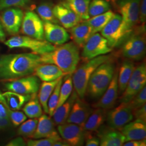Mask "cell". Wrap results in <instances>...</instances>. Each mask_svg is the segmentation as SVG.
I'll return each instance as SVG.
<instances>
[{
	"label": "cell",
	"instance_id": "4316f807",
	"mask_svg": "<svg viewBox=\"0 0 146 146\" xmlns=\"http://www.w3.org/2000/svg\"><path fill=\"white\" fill-rule=\"evenodd\" d=\"M8 107L11 110L21 109L23 106L31 98V95H22L9 91L2 94Z\"/></svg>",
	"mask_w": 146,
	"mask_h": 146
},
{
	"label": "cell",
	"instance_id": "ac0fdd59",
	"mask_svg": "<svg viewBox=\"0 0 146 146\" xmlns=\"http://www.w3.org/2000/svg\"><path fill=\"white\" fill-rule=\"evenodd\" d=\"M44 35L46 41L55 45H61L68 42L69 34L62 27L49 22H43Z\"/></svg>",
	"mask_w": 146,
	"mask_h": 146
},
{
	"label": "cell",
	"instance_id": "816d5d0a",
	"mask_svg": "<svg viewBox=\"0 0 146 146\" xmlns=\"http://www.w3.org/2000/svg\"><path fill=\"white\" fill-rule=\"evenodd\" d=\"M4 99V97L3 96V95H2V94H1V92H0V101L1 100H3Z\"/></svg>",
	"mask_w": 146,
	"mask_h": 146
},
{
	"label": "cell",
	"instance_id": "603a6c76",
	"mask_svg": "<svg viewBox=\"0 0 146 146\" xmlns=\"http://www.w3.org/2000/svg\"><path fill=\"white\" fill-rule=\"evenodd\" d=\"M33 73L43 82L52 81L65 75L57 66L53 64L44 63L38 65Z\"/></svg>",
	"mask_w": 146,
	"mask_h": 146
},
{
	"label": "cell",
	"instance_id": "8d00e7d4",
	"mask_svg": "<svg viewBox=\"0 0 146 146\" xmlns=\"http://www.w3.org/2000/svg\"><path fill=\"white\" fill-rule=\"evenodd\" d=\"M63 82L62 78L60 79L58 84H56L55 89H54L52 93L50 96L48 102V114L50 116H52L53 113L56 109L60 96V88Z\"/></svg>",
	"mask_w": 146,
	"mask_h": 146
},
{
	"label": "cell",
	"instance_id": "1f68e13d",
	"mask_svg": "<svg viewBox=\"0 0 146 146\" xmlns=\"http://www.w3.org/2000/svg\"><path fill=\"white\" fill-rule=\"evenodd\" d=\"M23 110L27 116L31 119L39 118L42 115V106L36 93L32 94L31 99L25 104Z\"/></svg>",
	"mask_w": 146,
	"mask_h": 146
},
{
	"label": "cell",
	"instance_id": "7bdbcfd3",
	"mask_svg": "<svg viewBox=\"0 0 146 146\" xmlns=\"http://www.w3.org/2000/svg\"><path fill=\"white\" fill-rule=\"evenodd\" d=\"M146 0H141L139 13V22L143 26L146 23Z\"/></svg>",
	"mask_w": 146,
	"mask_h": 146
},
{
	"label": "cell",
	"instance_id": "7a4b0ae2",
	"mask_svg": "<svg viewBox=\"0 0 146 146\" xmlns=\"http://www.w3.org/2000/svg\"><path fill=\"white\" fill-rule=\"evenodd\" d=\"M44 64H53L60 68L65 75H72L80 61L78 47L73 42L60 45L50 52L40 55Z\"/></svg>",
	"mask_w": 146,
	"mask_h": 146
},
{
	"label": "cell",
	"instance_id": "9c48e42d",
	"mask_svg": "<svg viewBox=\"0 0 146 146\" xmlns=\"http://www.w3.org/2000/svg\"><path fill=\"white\" fill-rule=\"evenodd\" d=\"M112 48L108 44L107 40L99 33L93 34L86 43L82 52V58L87 61L99 56L111 52Z\"/></svg>",
	"mask_w": 146,
	"mask_h": 146
},
{
	"label": "cell",
	"instance_id": "83f0119b",
	"mask_svg": "<svg viewBox=\"0 0 146 146\" xmlns=\"http://www.w3.org/2000/svg\"><path fill=\"white\" fill-rule=\"evenodd\" d=\"M101 146H123L125 142V137L122 133L116 129L104 132L99 135Z\"/></svg>",
	"mask_w": 146,
	"mask_h": 146
},
{
	"label": "cell",
	"instance_id": "30bf717a",
	"mask_svg": "<svg viewBox=\"0 0 146 146\" xmlns=\"http://www.w3.org/2000/svg\"><path fill=\"white\" fill-rule=\"evenodd\" d=\"M141 0H116L118 11L128 28L132 31L139 22Z\"/></svg>",
	"mask_w": 146,
	"mask_h": 146
},
{
	"label": "cell",
	"instance_id": "d6986e66",
	"mask_svg": "<svg viewBox=\"0 0 146 146\" xmlns=\"http://www.w3.org/2000/svg\"><path fill=\"white\" fill-rule=\"evenodd\" d=\"M118 71L116 70L108 88L106 89L102 98L96 104H93L94 108H101L104 110L112 108L118 98Z\"/></svg>",
	"mask_w": 146,
	"mask_h": 146
},
{
	"label": "cell",
	"instance_id": "cb8c5ba5",
	"mask_svg": "<svg viewBox=\"0 0 146 146\" xmlns=\"http://www.w3.org/2000/svg\"><path fill=\"white\" fill-rule=\"evenodd\" d=\"M78 96L75 90H74L68 100L55 110L52 116V120L55 125H61L66 122L73 104Z\"/></svg>",
	"mask_w": 146,
	"mask_h": 146
},
{
	"label": "cell",
	"instance_id": "f546056e",
	"mask_svg": "<svg viewBox=\"0 0 146 146\" xmlns=\"http://www.w3.org/2000/svg\"><path fill=\"white\" fill-rule=\"evenodd\" d=\"M69 7L73 10L82 21L89 19L88 8L90 0H64Z\"/></svg>",
	"mask_w": 146,
	"mask_h": 146
},
{
	"label": "cell",
	"instance_id": "ba28073f",
	"mask_svg": "<svg viewBox=\"0 0 146 146\" xmlns=\"http://www.w3.org/2000/svg\"><path fill=\"white\" fill-rule=\"evenodd\" d=\"M146 66L143 63L134 70L130 80L120 98L121 103H128L142 89L146 86Z\"/></svg>",
	"mask_w": 146,
	"mask_h": 146
},
{
	"label": "cell",
	"instance_id": "f35d334b",
	"mask_svg": "<svg viewBox=\"0 0 146 146\" xmlns=\"http://www.w3.org/2000/svg\"><path fill=\"white\" fill-rule=\"evenodd\" d=\"M62 139L60 136L55 137L42 138L35 140H28L27 142V145L28 146H53L54 144Z\"/></svg>",
	"mask_w": 146,
	"mask_h": 146
},
{
	"label": "cell",
	"instance_id": "f6af8a7d",
	"mask_svg": "<svg viewBox=\"0 0 146 146\" xmlns=\"http://www.w3.org/2000/svg\"><path fill=\"white\" fill-rule=\"evenodd\" d=\"M0 117L9 119L8 111V106L6 104L5 98L0 101Z\"/></svg>",
	"mask_w": 146,
	"mask_h": 146
},
{
	"label": "cell",
	"instance_id": "277c9868",
	"mask_svg": "<svg viewBox=\"0 0 146 146\" xmlns=\"http://www.w3.org/2000/svg\"><path fill=\"white\" fill-rule=\"evenodd\" d=\"M110 59V55H101L86 61L76 68L72 76L73 87L78 97L84 99L87 93L89 80L95 69Z\"/></svg>",
	"mask_w": 146,
	"mask_h": 146
},
{
	"label": "cell",
	"instance_id": "8fae6325",
	"mask_svg": "<svg viewBox=\"0 0 146 146\" xmlns=\"http://www.w3.org/2000/svg\"><path fill=\"white\" fill-rule=\"evenodd\" d=\"M133 112L128 103H121L107 114L106 120L110 128L119 130L133 120Z\"/></svg>",
	"mask_w": 146,
	"mask_h": 146
},
{
	"label": "cell",
	"instance_id": "8992f818",
	"mask_svg": "<svg viewBox=\"0 0 146 146\" xmlns=\"http://www.w3.org/2000/svg\"><path fill=\"white\" fill-rule=\"evenodd\" d=\"M146 54L145 26H142L137 32L128 37L122 48V54L127 59L140 60Z\"/></svg>",
	"mask_w": 146,
	"mask_h": 146
},
{
	"label": "cell",
	"instance_id": "f907efd6",
	"mask_svg": "<svg viewBox=\"0 0 146 146\" xmlns=\"http://www.w3.org/2000/svg\"><path fill=\"white\" fill-rule=\"evenodd\" d=\"M53 146H70L69 145L66 141H64V140H60L57 141L54 144Z\"/></svg>",
	"mask_w": 146,
	"mask_h": 146
},
{
	"label": "cell",
	"instance_id": "681fc988",
	"mask_svg": "<svg viewBox=\"0 0 146 146\" xmlns=\"http://www.w3.org/2000/svg\"><path fill=\"white\" fill-rule=\"evenodd\" d=\"M5 35L4 30H3V27L2 26L1 21H0V41H5Z\"/></svg>",
	"mask_w": 146,
	"mask_h": 146
},
{
	"label": "cell",
	"instance_id": "ffe728a7",
	"mask_svg": "<svg viewBox=\"0 0 146 146\" xmlns=\"http://www.w3.org/2000/svg\"><path fill=\"white\" fill-rule=\"evenodd\" d=\"M53 120L46 114L42 115L38 120L36 129L31 137L33 139L60 136L55 128Z\"/></svg>",
	"mask_w": 146,
	"mask_h": 146
},
{
	"label": "cell",
	"instance_id": "bcb514c9",
	"mask_svg": "<svg viewBox=\"0 0 146 146\" xmlns=\"http://www.w3.org/2000/svg\"><path fill=\"white\" fill-rule=\"evenodd\" d=\"M124 146H146V139L126 141L123 145Z\"/></svg>",
	"mask_w": 146,
	"mask_h": 146
},
{
	"label": "cell",
	"instance_id": "836d02e7",
	"mask_svg": "<svg viewBox=\"0 0 146 146\" xmlns=\"http://www.w3.org/2000/svg\"><path fill=\"white\" fill-rule=\"evenodd\" d=\"M111 5L107 0H92L89 5V19L110 11Z\"/></svg>",
	"mask_w": 146,
	"mask_h": 146
},
{
	"label": "cell",
	"instance_id": "7dc6e473",
	"mask_svg": "<svg viewBox=\"0 0 146 146\" xmlns=\"http://www.w3.org/2000/svg\"><path fill=\"white\" fill-rule=\"evenodd\" d=\"M27 143L22 137H17L10 141L7 146H26Z\"/></svg>",
	"mask_w": 146,
	"mask_h": 146
},
{
	"label": "cell",
	"instance_id": "7c38bea8",
	"mask_svg": "<svg viewBox=\"0 0 146 146\" xmlns=\"http://www.w3.org/2000/svg\"><path fill=\"white\" fill-rule=\"evenodd\" d=\"M58 131L63 139L66 141L69 146H83L87 131L81 125L66 122L58 125Z\"/></svg>",
	"mask_w": 146,
	"mask_h": 146
},
{
	"label": "cell",
	"instance_id": "7402d4cb",
	"mask_svg": "<svg viewBox=\"0 0 146 146\" xmlns=\"http://www.w3.org/2000/svg\"><path fill=\"white\" fill-rule=\"evenodd\" d=\"M71 37L74 43L79 48H83L89 37L93 34L87 20L81 21L71 28Z\"/></svg>",
	"mask_w": 146,
	"mask_h": 146
},
{
	"label": "cell",
	"instance_id": "74e56055",
	"mask_svg": "<svg viewBox=\"0 0 146 146\" xmlns=\"http://www.w3.org/2000/svg\"><path fill=\"white\" fill-rule=\"evenodd\" d=\"M146 87L145 86L128 103L132 112L146 104Z\"/></svg>",
	"mask_w": 146,
	"mask_h": 146
},
{
	"label": "cell",
	"instance_id": "ab89813d",
	"mask_svg": "<svg viewBox=\"0 0 146 146\" xmlns=\"http://www.w3.org/2000/svg\"><path fill=\"white\" fill-rule=\"evenodd\" d=\"M31 0H0V11L11 7H24Z\"/></svg>",
	"mask_w": 146,
	"mask_h": 146
},
{
	"label": "cell",
	"instance_id": "60d3db41",
	"mask_svg": "<svg viewBox=\"0 0 146 146\" xmlns=\"http://www.w3.org/2000/svg\"><path fill=\"white\" fill-rule=\"evenodd\" d=\"M8 111L10 120L16 127L20 125L21 123L27 120V117L26 115L23 112L13 110L9 109L8 107Z\"/></svg>",
	"mask_w": 146,
	"mask_h": 146
},
{
	"label": "cell",
	"instance_id": "e575fe53",
	"mask_svg": "<svg viewBox=\"0 0 146 146\" xmlns=\"http://www.w3.org/2000/svg\"><path fill=\"white\" fill-rule=\"evenodd\" d=\"M73 81H72V75H68L64 79V82L62 84L60 90V96L59 99L58 101V105L56 108L59 107L60 106L64 103L70 95L72 94L73 91ZM56 110V109H55Z\"/></svg>",
	"mask_w": 146,
	"mask_h": 146
},
{
	"label": "cell",
	"instance_id": "4dcf8cb0",
	"mask_svg": "<svg viewBox=\"0 0 146 146\" xmlns=\"http://www.w3.org/2000/svg\"><path fill=\"white\" fill-rule=\"evenodd\" d=\"M54 3L51 1H44L37 6L38 15L43 22H49L58 24L59 22L54 14Z\"/></svg>",
	"mask_w": 146,
	"mask_h": 146
},
{
	"label": "cell",
	"instance_id": "d590c367",
	"mask_svg": "<svg viewBox=\"0 0 146 146\" xmlns=\"http://www.w3.org/2000/svg\"><path fill=\"white\" fill-rule=\"evenodd\" d=\"M38 120L37 119H31L24 121L19 127L17 133L20 135L31 138L36 129Z\"/></svg>",
	"mask_w": 146,
	"mask_h": 146
},
{
	"label": "cell",
	"instance_id": "6da1fadb",
	"mask_svg": "<svg viewBox=\"0 0 146 146\" xmlns=\"http://www.w3.org/2000/svg\"><path fill=\"white\" fill-rule=\"evenodd\" d=\"M41 64L40 55L33 52L2 55L0 57V80L26 76Z\"/></svg>",
	"mask_w": 146,
	"mask_h": 146
},
{
	"label": "cell",
	"instance_id": "e0dca14e",
	"mask_svg": "<svg viewBox=\"0 0 146 146\" xmlns=\"http://www.w3.org/2000/svg\"><path fill=\"white\" fill-rule=\"evenodd\" d=\"M93 110L88 103L78 96L73 104L66 122L82 127Z\"/></svg>",
	"mask_w": 146,
	"mask_h": 146
},
{
	"label": "cell",
	"instance_id": "5b68a950",
	"mask_svg": "<svg viewBox=\"0 0 146 146\" xmlns=\"http://www.w3.org/2000/svg\"><path fill=\"white\" fill-rule=\"evenodd\" d=\"M101 31L111 48L117 46L131 32L120 14H114Z\"/></svg>",
	"mask_w": 146,
	"mask_h": 146
},
{
	"label": "cell",
	"instance_id": "f5cc1de1",
	"mask_svg": "<svg viewBox=\"0 0 146 146\" xmlns=\"http://www.w3.org/2000/svg\"><path fill=\"white\" fill-rule=\"evenodd\" d=\"M112 1H115V0H112Z\"/></svg>",
	"mask_w": 146,
	"mask_h": 146
},
{
	"label": "cell",
	"instance_id": "d4e9b609",
	"mask_svg": "<svg viewBox=\"0 0 146 146\" xmlns=\"http://www.w3.org/2000/svg\"><path fill=\"white\" fill-rule=\"evenodd\" d=\"M93 110L88 119L82 126L84 130L87 131H96L102 125L106 119L107 110L101 108H95Z\"/></svg>",
	"mask_w": 146,
	"mask_h": 146
},
{
	"label": "cell",
	"instance_id": "b9f144b4",
	"mask_svg": "<svg viewBox=\"0 0 146 146\" xmlns=\"http://www.w3.org/2000/svg\"><path fill=\"white\" fill-rule=\"evenodd\" d=\"M133 115L135 117L136 120H141L146 123V104L133 111Z\"/></svg>",
	"mask_w": 146,
	"mask_h": 146
},
{
	"label": "cell",
	"instance_id": "4fadbf2b",
	"mask_svg": "<svg viewBox=\"0 0 146 146\" xmlns=\"http://www.w3.org/2000/svg\"><path fill=\"white\" fill-rule=\"evenodd\" d=\"M21 31L27 36L39 40L44 38L43 22L34 11H28L23 16Z\"/></svg>",
	"mask_w": 146,
	"mask_h": 146
},
{
	"label": "cell",
	"instance_id": "9a60e30c",
	"mask_svg": "<svg viewBox=\"0 0 146 146\" xmlns=\"http://www.w3.org/2000/svg\"><path fill=\"white\" fill-rule=\"evenodd\" d=\"M23 13L19 8L11 7L3 10L0 21L3 27L9 34L16 35L20 29Z\"/></svg>",
	"mask_w": 146,
	"mask_h": 146
},
{
	"label": "cell",
	"instance_id": "44dd1931",
	"mask_svg": "<svg viewBox=\"0 0 146 146\" xmlns=\"http://www.w3.org/2000/svg\"><path fill=\"white\" fill-rule=\"evenodd\" d=\"M120 131L125 137V142L146 139V123L139 120L131 121Z\"/></svg>",
	"mask_w": 146,
	"mask_h": 146
},
{
	"label": "cell",
	"instance_id": "f1b7e54d",
	"mask_svg": "<svg viewBox=\"0 0 146 146\" xmlns=\"http://www.w3.org/2000/svg\"><path fill=\"white\" fill-rule=\"evenodd\" d=\"M61 78L52 81L43 82L41 87H40V88H39L40 90L38 94V99L42 106L43 110L46 114L48 113V102L49 98L58 84V81Z\"/></svg>",
	"mask_w": 146,
	"mask_h": 146
},
{
	"label": "cell",
	"instance_id": "ee69618b",
	"mask_svg": "<svg viewBox=\"0 0 146 146\" xmlns=\"http://www.w3.org/2000/svg\"><path fill=\"white\" fill-rule=\"evenodd\" d=\"M100 140L99 137L90 135L89 131H87V134L85 140V145L87 146H98L100 145Z\"/></svg>",
	"mask_w": 146,
	"mask_h": 146
},
{
	"label": "cell",
	"instance_id": "52a82bcc",
	"mask_svg": "<svg viewBox=\"0 0 146 146\" xmlns=\"http://www.w3.org/2000/svg\"><path fill=\"white\" fill-rule=\"evenodd\" d=\"M5 44L11 49L27 48L38 55L50 52L55 47L47 41L39 40L27 36H15L5 41Z\"/></svg>",
	"mask_w": 146,
	"mask_h": 146
},
{
	"label": "cell",
	"instance_id": "484cf974",
	"mask_svg": "<svg viewBox=\"0 0 146 146\" xmlns=\"http://www.w3.org/2000/svg\"><path fill=\"white\" fill-rule=\"evenodd\" d=\"M135 68L134 63L131 60H125L122 63L117 78L119 89L121 92L125 90Z\"/></svg>",
	"mask_w": 146,
	"mask_h": 146
},
{
	"label": "cell",
	"instance_id": "5bb4252c",
	"mask_svg": "<svg viewBox=\"0 0 146 146\" xmlns=\"http://www.w3.org/2000/svg\"><path fill=\"white\" fill-rule=\"evenodd\" d=\"M40 87V79L35 75L13 80L5 84L6 89L22 95L36 93Z\"/></svg>",
	"mask_w": 146,
	"mask_h": 146
},
{
	"label": "cell",
	"instance_id": "d6a6232c",
	"mask_svg": "<svg viewBox=\"0 0 146 146\" xmlns=\"http://www.w3.org/2000/svg\"><path fill=\"white\" fill-rule=\"evenodd\" d=\"M115 14L111 11H108L104 14L95 16L87 20L91 27L93 34L101 31Z\"/></svg>",
	"mask_w": 146,
	"mask_h": 146
},
{
	"label": "cell",
	"instance_id": "3957f363",
	"mask_svg": "<svg viewBox=\"0 0 146 146\" xmlns=\"http://www.w3.org/2000/svg\"><path fill=\"white\" fill-rule=\"evenodd\" d=\"M110 59L102 63L95 69L89 78L87 92L93 98L102 96L115 73V66Z\"/></svg>",
	"mask_w": 146,
	"mask_h": 146
},
{
	"label": "cell",
	"instance_id": "2e32d148",
	"mask_svg": "<svg viewBox=\"0 0 146 146\" xmlns=\"http://www.w3.org/2000/svg\"><path fill=\"white\" fill-rule=\"evenodd\" d=\"M54 14L59 23L66 29H70L82 21L80 17L64 1L54 6Z\"/></svg>",
	"mask_w": 146,
	"mask_h": 146
},
{
	"label": "cell",
	"instance_id": "c3c4849f",
	"mask_svg": "<svg viewBox=\"0 0 146 146\" xmlns=\"http://www.w3.org/2000/svg\"><path fill=\"white\" fill-rule=\"evenodd\" d=\"M11 120L9 119L0 117V129H5L10 124Z\"/></svg>",
	"mask_w": 146,
	"mask_h": 146
}]
</instances>
